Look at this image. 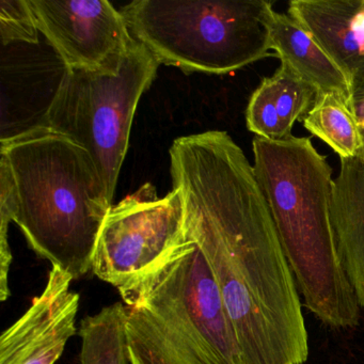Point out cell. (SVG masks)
<instances>
[{
	"label": "cell",
	"mask_w": 364,
	"mask_h": 364,
	"mask_svg": "<svg viewBox=\"0 0 364 364\" xmlns=\"http://www.w3.org/2000/svg\"><path fill=\"white\" fill-rule=\"evenodd\" d=\"M173 188L185 236L218 284L242 364H304L308 332L300 294L272 213L244 151L223 131L174 140Z\"/></svg>",
	"instance_id": "cell-1"
},
{
	"label": "cell",
	"mask_w": 364,
	"mask_h": 364,
	"mask_svg": "<svg viewBox=\"0 0 364 364\" xmlns=\"http://www.w3.org/2000/svg\"><path fill=\"white\" fill-rule=\"evenodd\" d=\"M255 178L272 213L304 306L330 327L359 323L360 304L343 267L331 218L334 180L310 138L255 137Z\"/></svg>",
	"instance_id": "cell-2"
},
{
	"label": "cell",
	"mask_w": 364,
	"mask_h": 364,
	"mask_svg": "<svg viewBox=\"0 0 364 364\" xmlns=\"http://www.w3.org/2000/svg\"><path fill=\"white\" fill-rule=\"evenodd\" d=\"M14 182L12 221L31 248L74 280L92 270L112 202L92 157L43 124L1 138Z\"/></svg>",
	"instance_id": "cell-3"
},
{
	"label": "cell",
	"mask_w": 364,
	"mask_h": 364,
	"mask_svg": "<svg viewBox=\"0 0 364 364\" xmlns=\"http://www.w3.org/2000/svg\"><path fill=\"white\" fill-rule=\"evenodd\" d=\"M119 291L127 304L132 364H242L214 274L186 236Z\"/></svg>",
	"instance_id": "cell-4"
},
{
	"label": "cell",
	"mask_w": 364,
	"mask_h": 364,
	"mask_svg": "<svg viewBox=\"0 0 364 364\" xmlns=\"http://www.w3.org/2000/svg\"><path fill=\"white\" fill-rule=\"evenodd\" d=\"M272 8L264 0H135L121 12L161 65L223 75L272 56Z\"/></svg>",
	"instance_id": "cell-5"
},
{
	"label": "cell",
	"mask_w": 364,
	"mask_h": 364,
	"mask_svg": "<svg viewBox=\"0 0 364 364\" xmlns=\"http://www.w3.org/2000/svg\"><path fill=\"white\" fill-rule=\"evenodd\" d=\"M161 63L134 38L117 71L65 70L42 124L92 157L112 202L134 116Z\"/></svg>",
	"instance_id": "cell-6"
},
{
	"label": "cell",
	"mask_w": 364,
	"mask_h": 364,
	"mask_svg": "<svg viewBox=\"0 0 364 364\" xmlns=\"http://www.w3.org/2000/svg\"><path fill=\"white\" fill-rule=\"evenodd\" d=\"M184 202L173 188L159 198L144 184L112 206L102 228L92 272L117 289L139 279L161 264L185 240Z\"/></svg>",
	"instance_id": "cell-7"
},
{
	"label": "cell",
	"mask_w": 364,
	"mask_h": 364,
	"mask_svg": "<svg viewBox=\"0 0 364 364\" xmlns=\"http://www.w3.org/2000/svg\"><path fill=\"white\" fill-rule=\"evenodd\" d=\"M38 29L65 70L117 71L134 40L107 0H28Z\"/></svg>",
	"instance_id": "cell-8"
},
{
	"label": "cell",
	"mask_w": 364,
	"mask_h": 364,
	"mask_svg": "<svg viewBox=\"0 0 364 364\" xmlns=\"http://www.w3.org/2000/svg\"><path fill=\"white\" fill-rule=\"evenodd\" d=\"M74 279L53 266L46 289L28 310L0 336V364H55L77 333L80 295Z\"/></svg>",
	"instance_id": "cell-9"
},
{
	"label": "cell",
	"mask_w": 364,
	"mask_h": 364,
	"mask_svg": "<svg viewBox=\"0 0 364 364\" xmlns=\"http://www.w3.org/2000/svg\"><path fill=\"white\" fill-rule=\"evenodd\" d=\"M289 16L349 80L364 63V0H293Z\"/></svg>",
	"instance_id": "cell-10"
},
{
	"label": "cell",
	"mask_w": 364,
	"mask_h": 364,
	"mask_svg": "<svg viewBox=\"0 0 364 364\" xmlns=\"http://www.w3.org/2000/svg\"><path fill=\"white\" fill-rule=\"evenodd\" d=\"M266 25L270 50L276 52L281 65L313 87L317 95H334L348 104L350 80L308 31L289 14L272 8L266 14Z\"/></svg>",
	"instance_id": "cell-11"
},
{
	"label": "cell",
	"mask_w": 364,
	"mask_h": 364,
	"mask_svg": "<svg viewBox=\"0 0 364 364\" xmlns=\"http://www.w3.org/2000/svg\"><path fill=\"white\" fill-rule=\"evenodd\" d=\"M331 218L343 267L364 308V164L355 157L341 159Z\"/></svg>",
	"instance_id": "cell-12"
},
{
	"label": "cell",
	"mask_w": 364,
	"mask_h": 364,
	"mask_svg": "<svg viewBox=\"0 0 364 364\" xmlns=\"http://www.w3.org/2000/svg\"><path fill=\"white\" fill-rule=\"evenodd\" d=\"M127 326V306L120 302L85 317L78 330L80 364H132Z\"/></svg>",
	"instance_id": "cell-13"
},
{
	"label": "cell",
	"mask_w": 364,
	"mask_h": 364,
	"mask_svg": "<svg viewBox=\"0 0 364 364\" xmlns=\"http://www.w3.org/2000/svg\"><path fill=\"white\" fill-rule=\"evenodd\" d=\"M302 123L306 131L323 140L340 159L357 156L361 141L346 102L334 95H317Z\"/></svg>",
	"instance_id": "cell-14"
},
{
	"label": "cell",
	"mask_w": 364,
	"mask_h": 364,
	"mask_svg": "<svg viewBox=\"0 0 364 364\" xmlns=\"http://www.w3.org/2000/svg\"><path fill=\"white\" fill-rule=\"evenodd\" d=\"M269 80L285 139L291 136L295 122L302 120L310 112L317 92L313 87L283 65H280L274 75L270 76Z\"/></svg>",
	"instance_id": "cell-15"
},
{
	"label": "cell",
	"mask_w": 364,
	"mask_h": 364,
	"mask_svg": "<svg viewBox=\"0 0 364 364\" xmlns=\"http://www.w3.org/2000/svg\"><path fill=\"white\" fill-rule=\"evenodd\" d=\"M247 127L257 137L267 140L284 139L269 77L262 80L251 95L246 112Z\"/></svg>",
	"instance_id": "cell-16"
},
{
	"label": "cell",
	"mask_w": 364,
	"mask_h": 364,
	"mask_svg": "<svg viewBox=\"0 0 364 364\" xmlns=\"http://www.w3.org/2000/svg\"><path fill=\"white\" fill-rule=\"evenodd\" d=\"M39 29L28 0H0V35L4 46L38 44Z\"/></svg>",
	"instance_id": "cell-17"
},
{
	"label": "cell",
	"mask_w": 364,
	"mask_h": 364,
	"mask_svg": "<svg viewBox=\"0 0 364 364\" xmlns=\"http://www.w3.org/2000/svg\"><path fill=\"white\" fill-rule=\"evenodd\" d=\"M14 213V182L7 163L0 159V300L9 298V270L12 262L8 231Z\"/></svg>",
	"instance_id": "cell-18"
},
{
	"label": "cell",
	"mask_w": 364,
	"mask_h": 364,
	"mask_svg": "<svg viewBox=\"0 0 364 364\" xmlns=\"http://www.w3.org/2000/svg\"><path fill=\"white\" fill-rule=\"evenodd\" d=\"M349 109L355 118V123H357L358 131H359L360 141H361V146H360L359 152H358L355 159H359L361 163L364 164V95H359V97H351L350 101L348 102Z\"/></svg>",
	"instance_id": "cell-19"
},
{
	"label": "cell",
	"mask_w": 364,
	"mask_h": 364,
	"mask_svg": "<svg viewBox=\"0 0 364 364\" xmlns=\"http://www.w3.org/2000/svg\"><path fill=\"white\" fill-rule=\"evenodd\" d=\"M351 97L364 95V63L350 77Z\"/></svg>",
	"instance_id": "cell-20"
}]
</instances>
